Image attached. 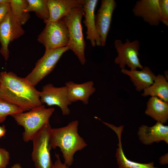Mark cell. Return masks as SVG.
I'll return each mask as SVG.
<instances>
[{"label": "cell", "mask_w": 168, "mask_h": 168, "mask_svg": "<svg viewBox=\"0 0 168 168\" xmlns=\"http://www.w3.org/2000/svg\"><path fill=\"white\" fill-rule=\"evenodd\" d=\"M78 120H74L65 126L52 128L50 133L49 144L51 149L60 148L64 160V164L68 167L73 163L75 153L87 145L78 133Z\"/></svg>", "instance_id": "7a4b0ae2"}, {"label": "cell", "mask_w": 168, "mask_h": 168, "mask_svg": "<svg viewBox=\"0 0 168 168\" xmlns=\"http://www.w3.org/2000/svg\"><path fill=\"white\" fill-rule=\"evenodd\" d=\"M39 94L25 77L12 72L0 73V98L6 102L28 111L42 105Z\"/></svg>", "instance_id": "6da1fadb"}, {"label": "cell", "mask_w": 168, "mask_h": 168, "mask_svg": "<svg viewBox=\"0 0 168 168\" xmlns=\"http://www.w3.org/2000/svg\"><path fill=\"white\" fill-rule=\"evenodd\" d=\"M23 112L24 111L19 107L0 98V123L3 122L8 115Z\"/></svg>", "instance_id": "603a6c76"}, {"label": "cell", "mask_w": 168, "mask_h": 168, "mask_svg": "<svg viewBox=\"0 0 168 168\" xmlns=\"http://www.w3.org/2000/svg\"><path fill=\"white\" fill-rule=\"evenodd\" d=\"M1 4H1L0 3V6Z\"/></svg>", "instance_id": "4dcf8cb0"}, {"label": "cell", "mask_w": 168, "mask_h": 168, "mask_svg": "<svg viewBox=\"0 0 168 168\" xmlns=\"http://www.w3.org/2000/svg\"><path fill=\"white\" fill-rule=\"evenodd\" d=\"M116 6V2L114 0H102L100 7L95 16L96 27L102 47L105 45L113 13Z\"/></svg>", "instance_id": "8fae6325"}, {"label": "cell", "mask_w": 168, "mask_h": 168, "mask_svg": "<svg viewBox=\"0 0 168 168\" xmlns=\"http://www.w3.org/2000/svg\"><path fill=\"white\" fill-rule=\"evenodd\" d=\"M121 72L129 77L136 90L139 92L152 85L156 77L148 67H143L140 71L137 70H129L124 68L121 69Z\"/></svg>", "instance_id": "ac0fdd59"}, {"label": "cell", "mask_w": 168, "mask_h": 168, "mask_svg": "<svg viewBox=\"0 0 168 168\" xmlns=\"http://www.w3.org/2000/svg\"><path fill=\"white\" fill-rule=\"evenodd\" d=\"M161 19V22L164 25L168 26V0H159Z\"/></svg>", "instance_id": "cb8c5ba5"}, {"label": "cell", "mask_w": 168, "mask_h": 168, "mask_svg": "<svg viewBox=\"0 0 168 168\" xmlns=\"http://www.w3.org/2000/svg\"><path fill=\"white\" fill-rule=\"evenodd\" d=\"M103 123L114 130L119 140L118 148L116 149L115 154L117 164L119 168H158L154 166L152 162L148 163H142L136 162L128 159L124 152L121 142V134L124 126L121 125L116 127L114 125L104 121Z\"/></svg>", "instance_id": "2e32d148"}, {"label": "cell", "mask_w": 168, "mask_h": 168, "mask_svg": "<svg viewBox=\"0 0 168 168\" xmlns=\"http://www.w3.org/2000/svg\"><path fill=\"white\" fill-rule=\"evenodd\" d=\"M47 4L49 14L48 22L61 20L74 9L82 6L80 0H48Z\"/></svg>", "instance_id": "e0dca14e"}, {"label": "cell", "mask_w": 168, "mask_h": 168, "mask_svg": "<svg viewBox=\"0 0 168 168\" xmlns=\"http://www.w3.org/2000/svg\"><path fill=\"white\" fill-rule=\"evenodd\" d=\"M92 81L78 84L70 81L65 83L68 97L72 103L78 101H82L84 104H88L90 97L96 91Z\"/></svg>", "instance_id": "9a60e30c"}, {"label": "cell", "mask_w": 168, "mask_h": 168, "mask_svg": "<svg viewBox=\"0 0 168 168\" xmlns=\"http://www.w3.org/2000/svg\"><path fill=\"white\" fill-rule=\"evenodd\" d=\"M27 0H11V11L19 22L22 26L30 17L29 13L25 12L28 5Z\"/></svg>", "instance_id": "7402d4cb"}, {"label": "cell", "mask_w": 168, "mask_h": 168, "mask_svg": "<svg viewBox=\"0 0 168 168\" xmlns=\"http://www.w3.org/2000/svg\"><path fill=\"white\" fill-rule=\"evenodd\" d=\"M69 49L68 46L45 49L44 55L37 61L35 67L26 78L35 86L53 70L63 54Z\"/></svg>", "instance_id": "5b68a950"}, {"label": "cell", "mask_w": 168, "mask_h": 168, "mask_svg": "<svg viewBox=\"0 0 168 168\" xmlns=\"http://www.w3.org/2000/svg\"><path fill=\"white\" fill-rule=\"evenodd\" d=\"M39 96L42 104H45L50 106L57 105L60 108L63 115L70 114V111L68 106L72 103L68 99L65 86L56 87L52 84H47L40 91Z\"/></svg>", "instance_id": "30bf717a"}, {"label": "cell", "mask_w": 168, "mask_h": 168, "mask_svg": "<svg viewBox=\"0 0 168 168\" xmlns=\"http://www.w3.org/2000/svg\"><path fill=\"white\" fill-rule=\"evenodd\" d=\"M49 123L44 126L33 138L32 159L36 168H54L50 155Z\"/></svg>", "instance_id": "8992f818"}, {"label": "cell", "mask_w": 168, "mask_h": 168, "mask_svg": "<svg viewBox=\"0 0 168 168\" xmlns=\"http://www.w3.org/2000/svg\"><path fill=\"white\" fill-rule=\"evenodd\" d=\"M142 95L157 97L168 102V82L165 76L160 74L156 76L153 84L144 89Z\"/></svg>", "instance_id": "ffe728a7"}, {"label": "cell", "mask_w": 168, "mask_h": 168, "mask_svg": "<svg viewBox=\"0 0 168 168\" xmlns=\"http://www.w3.org/2000/svg\"><path fill=\"white\" fill-rule=\"evenodd\" d=\"M10 159L9 152L5 149L0 148V168H6Z\"/></svg>", "instance_id": "d4e9b609"}, {"label": "cell", "mask_w": 168, "mask_h": 168, "mask_svg": "<svg viewBox=\"0 0 168 168\" xmlns=\"http://www.w3.org/2000/svg\"><path fill=\"white\" fill-rule=\"evenodd\" d=\"M80 0L84 12L83 23L87 29L86 39L90 40L92 47L96 45L101 46V40L96 30L95 21V11L98 0Z\"/></svg>", "instance_id": "4fadbf2b"}, {"label": "cell", "mask_w": 168, "mask_h": 168, "mask_svg": "<svg viewBox=\"0 0 168 168\" xmlns=\"http://www.w3.org/2000/svg\"><path fill=\"white\" fill-rule=\"evenodd\" d=\"M25 33L22 25L12 14L11 10L0 24V53L7 61L9 57L8 45Z\"/></svg>", "instance_id": "9c48e42d"}, {"label": "cell", "mask_w": 168, "mask_h": 168, "mask_svg": "<svg viewBox=\"0 0 168 168\" xmlns=\"http://www.w3.org/2000/svg\"><path fill=\"white\" fill-rule=\"evenodd\" d=\"M6 129L4 126H0V138L4 137L6 134Z\"/></svg>", "instance_id": "f1b7e54d"}, {"label": "cell", "mask_w": 168, "mask_h": 168, "mask_svg": "<svg viewBox=\"0 0 168 168\" xmlns=\"http://www.w3.org/2000/svg\"><path fill=\"white\" fill-rule=\"evenodd\" d=\"M134 15L142 18L151 26H157L161 22V14L159 0L137 1L133 9Z\"/></svg>", "instance_id": "7c38bea8"}, {"label": "cell", "mask_w": 168, "mask_h": 168, "mask_svg": "<svg viewBox=\"0 0 168 168\" xmlns=\"http://www.w3.org/2000/svg\"><path fill=\"white\" fill-rule=\"evenodd\" d=\"M11 10L10 3L2 4L0 6V24Z\"/></svg>", "instance_id": "484cf974"}, {"label": "cell", "mask_w": 168, "mask_h": 168, "mask_svg": "<svg viewBox=\"0 0 168 168\" xmlns=\"http://www.w3.org/2000/svg\"><path fill=\"white\" fill-rule=\"evenodd\" d=\"M138 135L139 140L145 144L151 145L162 141L168 144V126L160 122H157L151 127L142 125L139 128Z\"/></svg>", "instance_id": "5bb4252c"}, {"label": "cell", "mask_w": 168, "mask_h": 168, "mask_svg": "<svg viewBox=\"0 0 168 168\" xmlns=\"http://www.w3.org/2000/svg\"><path fill=\"white\" fill-rule=\"evenodd\" d=\"M27 6L25 12H35L36 15L43 20L46 24L49 21V14L48 6V0H27Z\"/></svg>", "instance_id": "44dd1931"}, {"label": "cell", "mask_w": 168, "mask_h": 168, "mask_svg": "<svg viewBox=\"0 0 168 168\" xmlns=\"http://www.w3.org/2000/svg\"><path fill=\"white\" fill-rule=\"evenodd\" d=\"M55 156L57 160L54 164V168H69L68 167L61 162L58 154L56 153Z\"/></svg>", "instance_id": "4316f807"}, {"label": "cell", "mask_w": 168, "mask_h": 168, "mask_svg": "<svg viewBox=\"0 0 168 168\" xmlns=\"http://www.w3.org/2000/svg\"><path fill=\"white\" fill-rule=\"evenodd\" d=\"M159 162L161 165H164L168 164V154L161 156L159 159Z\"/></svg>", "instance_id": "83f0119b"}, {"label": "cell", "mask_w": 168, "mask_h": 168, "mask_svg": "<svg viewBox=\"0 0 168 168\" xmlns=\"http://www.w3.org/2000/svg\"><path fill=\"white\" fill-rule=\"evenodd\" d=\"M114 45L118 53L114 63L119 65L121 69L125 68L126 65L132 70L143 69L138 58L140 45L138 40L131 42L126 39L125 43H123L120 40H116Z\"/></svg>", "instance_id": "ba28073f"}, {"label": "cell", "mask_w": 168, "mask_h": 168, "mask_svg": "<svg viewBox=\"0 0 168 168\" xmlns=\"http://www.w3.org/2000/svg\"><path fill=\"white\" fill-rule=\"evenodd\" d=\"M145 113L157 122L166 123L168 119V102L152 96L147 103Z\"/></svg>", "instance_id": "d6986e66"}, {"label": "cell", "mask_w": 168, "mask_h": 168, "mask_svg": "<svg viewBox=\"0 0 168 168\" xmlns=\"http://www.w3.org/2000/svg\"><path fill=\"white\" fill-rule=\"evenodd\" d=\"M10 168H22L20 163H16L14 164Z\"/></svg>", "instance_id": "f546056e"}, {"label": "cell", "mask_w": 168, "mask_h": 168, "mask_svg": "<svg viewBox=\"0 0 168 168\" xmlns=\"http://www.w3.org/2000/svg\"><path fill=\"white\" fill-rule=\"evenodd\" d=\"M37 40L45 49H54L68 46L69 35L66 25L61 20L47 22L38 36Z\"/></svg>", "instance_id": "52a82bcc"}, {"label": "cell", "mask_w": 168, "mask_h": 168, "mask_svg": "<svg viewBox=\"0 0 168 168\" xmlns=\"http://www.w3.org/2000/svg\"><path fill=\"white\" fill-rule=\"evenodd\" d=\"M84 12L82 6L74 9L61 20L68 28L69 41L68 46L84 65L86 61L85 54L86 42L83 32L81 21Z\"/></svg>", "instance_id": "277c9868"}, {"label": "cell", "mask_w": 168, "mask_h": 168, "mask_svg": "<svg viewBox=\"0 0 168 168\" xmlns=\"http://www.w3.org/2000/svg\"><path fill=\"white\" fill-rule=\"evenodd\" d=\"M54 110V108H47L42 105L27 112L15 114L11 116L24 128L23 139L27 142L32 141L40 130L49 123V118Z\"/></svg>", "instance_id": "3957f363"}]
</instances>
